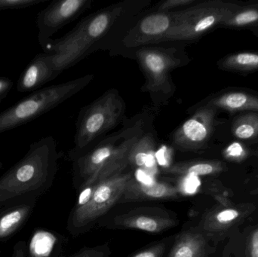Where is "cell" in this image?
I'll return each instance as SVG.
<instances>
[{
	"label": "cell",
	"mask_w": 258,
	"mask_h": 257,
	"mask_svg": "<svg viewBox=\"0 0 258 257\" xmlns=\"http://www.w3.org/2000/svg\"><path fill=\"white\" fill-rule=\"evenodd\" d=\"M13 85L14 82L11 78L0 76V104L9 95Z\"/></svg>",
	"instance_id": "30"
},
{
	"label": "cell",
	"mask_w": 258,
	"mask_h": 257,
	"mask_svg": "<svg viewBox=\"0 0 258 257\" xmlns=\"http://www.w3.org/2000/svg\"><path fill=\"white\" fill-rule=\"evenodd\" d=\"M224 156L233 161H241L245 156V151L242 146L234 143L224 151Z\"/></svg>",
	"instance_id": "28"
},
{
	"label": "cell",
	"mask_w": 258,
	"mask_h": 257,
	"mask_svg": "<svg viewBox=\"0 0 258 257\" xmlns=\"http://www.w3.org/2000/svg\"><path fill=\"white\" fill-rule=\"evenodd\" d=\"M198 2V0H163L153 5L151 9L159 12H175L189 7Z\"/></svg>",
	"instance_id": "24"
},
{
	"label": "cell",
	"mask_w": 258,
	"mask_h": 257,
	"mask_svg": "<svg viewBox=\"0 0 258 257\" xmlns=\"http://www.w3.org/2000/svg\"><path fill=\"white\" fill-rule=\"evenodd\" d=\"M110 254V250L105 246L96 247H88L83 249L72 257H107Z\"/></svg>",
	"instance_id": "27"
},
{
	"label": "cell",
	"mask_w": 258,
	"mask_h": 257,
	"mask_svg": "<svg viewBox=\"0 0 258 257\" xmlns=\"http://www.w3.org/2000/svg\"><path fill=\"white\" fill-rule=\"evenodd\" d=\"M213 197L219 204L205 213L199 226V231L212 241H219L228 236L253 217L257 210L253 202L236 203L229 200L224 193Z\"/></svg>",
	"instance_id": "9"
},
{
	"label": "cell",
	"mask_w": 258,
	"mask_h": 257,
	"mask_svg": "<svg viewBox=\"0 0 258 257\" xmlns=\"http://www.w3.org/2000/svg\"><path fill=\"white\" fill-rule=\"evenodd\" d=\"M218 66L224 70L252 72L258 70L257 52H239L230 54L220 60Z\"/></svg>",
	"instance_id": "21"
},
{
	"label": "cell",
	"mask_w": 258,
	"mask_h": 257,
	"mask_svg": "<svg viewBox=\"0 0 258 257\" xmlns=\"http://www.w3.org/2000/svg\"><path fill=\"white\" fill-rule=\"evenodd\" d=\"M165 249H166V244L165 243H159L147 250L137 253L133 257H162L165 253Z\"/></svg>",
	"instance_id": "29"
},
{
	"label": "cell",
	"mask_w": 258,
	"mask_h": 257,
	"mask_svg": "<svg viewBox=\"0 0 258 257\" xmlns=\"http://www.w3.org/2000/svg\"><path fill=\"white\" fill-rule=\"evenodd\" d=\"M241 6L221 0L199 1L196 4L174 12V22L164 37V42H195L223 24Z\"/></svg>",
	"instance_id": "7"
},
{
	"label": "cell",
	"mask_w": 258,
	"mask_h": 257,
	"mask_svg": "<svg viewBox=\"0 0 258 257\" xmlns=\"http://www.w3.org/2000/svg\"><path fill=\"white\" fill-rule=\"evenodd\" d=\"M152 6V0L109 5L83 18L64 36L52 39L44 52L52 56L59 74L97 51H108L113 55L129 27Z\"/></svg>",
	"instance_id": "1"
},
{
	"label": "cell",
	"mask_w": 258,
	"mask_h": 257,
	"mask_svg": "<svg viewBox=\"0 0 258 257\" xmlns=\"http://www.w3.org/2000/svg\"><path fill=\"white\" fill-rule=\"evenodd\" d=\"M94 0H54L39 12L36 24L38 40L45 49L52 40L51 36L90 9Z\"/></svg>",
	"instance_id": "12"
},
{
	"label": "cell",
	"mask_w": 258,
	"mask_h": 257,
	"mask_svg": "<svg viewBox=\"0 0 258 257\" xmlns=\"http://www.w3.org/2000/svg\"><path fill=\"white\" fill-rule=\"evenodd\" d=\"M0 257H4L3 256V254H2L1 252H0Z\"/></svg>",
	"instance_id": "34"
},
{
	"label": "cell",
	"mask_w": 258,
	"mask_h": 257,
	"mask_svg": "<svg viewBox=\"0 0 258 257\" xmlns=\"http://www.w3.org/2000/svg\"><path fill=\"white\" fill-rule=\"evenodd\" d=\"M12 257H27V243L18 241L13 247Z\"/></svg>",
	"instance_id": "31"
},
{
	"label": "cell",
	"mask_w": 258,
	"mask_h": 257,
	"mask_svg": "<svg viewBox=\"0 0 258 257\" xmlns=\"http://www.w3.org/2000/svg\"><path fill=\"white\" fill-rule=\"evenodd\" d=\"M152 113H143L124 122L119 131L107 136L90 150L77 158L76 167L83 180L82 187L123 173L129 165V155L144 131Z\"/></svg>",
	"instance_id": "3"
},
{
	"label": "cell",
	"mask_w": 258,
	"mask_h": 257,
	"mask_svg": "<svg viewBox=\"0 0 258 257\" xmlns=\"http://www.w3.org/2000/svg\"><path fill=\"white\" fill-rule=\"evenodd\" d=\"M207 236L199 230L181 232L168 257H209L214 251Z\"/></svg>",
	"instance_id": "19"
},
{
	"label": "cell",
	"mask_w": 258,
	"mask_h": 257,
	"mask_svg": "<svg viewBox=\"0 0 258 257\" xmlns=\"http://www.w3.org/2000/svg\"><path fill=\"white\" fill-rule=\"evenodd\" d=\"M227 170V164L221 160L194 159L169 164L162 169V173L172 176L197 178L199 177H217Z\"/></svg>",
	"instance_id": "18"
},
{
	"label": "cell",
	"mask_w": 258,
	"mask_h": 257,
	"mask_svg": "<svg viewBox=\"0 0 258 257\" xmlns=\"http://www.w3.org/2000/svg\"><path fill=\"white\" fill-rule=\"evenodd\" d=\"M3 161H2L1 158H0V169L3 168Z\"/></svg>",
	"instance_id": "33"
},
{
	"label": "cell",
	"mask_w": 258,
	"mask_h": 257,
	"mask_svg": "<svg viewBox=\"0 0 258 257\" xmlns=\"http://www.w3.org/2000/svg\"><path fill=\"white\" fill-rule=\"evenodd\" d=\"M242 257H258V223L248 231Z\"/></svg>",
	"instance_id": "25"
},
{
	"label": "cell",
	"mask_w": 258,
	"mask_h": 257,
	"mask_svg": "<svg viewBox=\"0 0 258 257\" xmlns=\"http://www.w3.org/2000/svg\"><path fill=\"white\" fill-rule=\"evenodd\" d=\"M134 178L132 172H123L91 187L89 197L77 205L73 212L71 226L75 229L83 228L104 215L119 202L125 187Z\"/></svg>",
	"instance_id": "8"
},
{
	"label": "cell",
	"mask_w": 258,
	"mask_h": 257,
	"mask_svg": "<svg viewBox=\"0 0 258 257\" xmlns=\"http://www.w3.org/2000/svg\"><path fill=\"white\" fill-rule=\"evenodd\" d=\"M257 185H255V187H252L250 190V195H253V196H258V178H257Z\"/></svg>",
	"instance_id": "32"
},
{
	"label": "cell",
	"mask_w": 258,
	"mask_h": 257,
	"mask_svg": "<svg viewBox=\"0 0 258 257\" xmlns=\"http://www.w3.org/2000/svg\"><path fill=\"white\" fill-rule=\"evenodd\" d=\"M46 1L47 0H0V12L27 9Z\"/></svg>",
	"instance_id": "26"
},
{
	"label": "cell",
	"mask_w": 258,
	"mask_h": 257,
	"mask_svg": "<svg viewBox=\"0 0 258 257\" xmlns=\"http://www.w3.org/2000/svg\"><path fill=\"white\" fill-rule=\"evenodd\" d=\"M93 74L39 89L0 113V134L19 128L63 104L87 87Z\"/></svg>",
	"instance_id": "6"
},
{
	"label": "cell",
	"mask_w": 258,
	"mask_h": 257,
	"mask_svg": "<svg viewBox=\"0 0 258 257\" xmlns=\"http://www.w3.org/2000/svg\"><path fill=\"white\" fill-rule=\"evenodd\" d=\"M36 202V200L22 201L0 208V243L12 238L25 226Z\"/></svg>",
	"instance_id": "15"
},
{
	"label": "cell",
	"mask_w": 258,
	"mask_h": 257,
	"mask_svg": "<svg viewBox=\"0 0 258 257\" xmlns=\"http://www.w3.org/2000/svg\"><path fill=\"white\" fill-rule=\"evenodd\" d=\"M113 223L118 228L138 229L156 234L174 227L178 222L167 216L132 211L115 217Z\"/></svg>",
	"instance_id": "17"
},
{
	"label": "cell",
	"mask_w": 258,
	"mask_h": 257,
	"mask_svg": "<svg viewBox=\"0 0 258 257\" xmlns=\"http://www.w3.org/2000/svg\"><path fill=\"white\" fill-rule=\"evenodd\" d=\"M222 27L233 28L258 27V4L241 6L223 24Z\"/></svg>",
	"instance_id": "23"
},
{
	"label": "cell",
	"mask_w": 258,
	"mask_h": 257,
	"mask_svg": "<svg viewBox=\"0 0 258 257\" xmlns=\"http://www.w3.org/2000/svg\"><path fill=\"white\" fill-rule=\"evenodd\" d=\"M157 134L153 125V113L150 116L142 134L134 145L129 155V165L145 173H156V155Z\"/></svg>",
	"instance_id": "14"
},
{
	"label": "cell",
	"mask_w": 258,
	"mask_h": 257,
	"mask_svg": "<svg viewBox=\"0 0 258 257\" xmlns=\"http://www.w3.org/2000/svg\"><path fill=\"white\" fill-rule=\"evenodd\" d=\"M186 43L164 42L135 50L128 58L139 65L145 78L141 91L148 94L153 108L167 105L176 92L171 72L189 63Z\"/></svg>",
	"instance_id": "4"
},
{
	"label": "cell",
	"mask_w": 258,
	"mask_h": 257,
	"mask_svg": "<svg viewBox=\"0 0 258 257\" xmlns=\"http://www.w3.org/2000/svg\"><path fill=\"white\" fill-rule=\"evenodd\" d=\"M232 132L239 140H252L258 137V113L250 112L235 119Z\"/></svg>",
	"instance_id": "22"
},
{
	"label": "cell",
	"mask_w": 258,
	"mask_h": 257,
	"mask_svg": "<svg viewBox=\"0 0 258 257\" xmlns=\"http://www.w3.org/2000/svg\"><path fill=\"white\" fill-rule=\"evenodd\" d=\"M217 110L229 112L251 111L258 113V97L242 92H230L222 94L200 103Z\"/></svg>",
	"instance_id": "20"
},
{
	"label": "cell",
	"mask_w": 258,
	"mask_h": 257,
	"mask_svg": "<svg viewBox=\"0 0 258 257\" xmlns=\"http://www.w3.org/2000/svg\"><path fill=\"white\" fill-rule=\"evenodd\" d=\"M59 75L52 56L48 53H40L21 72L17 82V90L21 93L36 92Z\"/></svg>",
	"instance_id": "13"
},
{
	"label": "cell",
	"mask_w": 258,
	"mask_h": 257,
	"mask_svg": "<svg viewBox=\"0 0 258 257\" xmlns=\"http://www.w3.org/2000/svg\"><path fill=\"white\" fill-rule=\"evenodd\" d=\"M126 104L119 91L111 89L80 110L71 153L81 156L123 122Z\"/></svg>",
	"instance_id": "5"
},
{
	"label": "cell",
	"mask_w": 258,
	"mask_h": 257,
	"mask_svg": "<svg viewBox=\"0 0 258 257\" xmlns=\"http://www.w3.org/2000/svg\"><path fill=\"white\" fill-rule=\"evenodd\" d=\"M178 187L167 183L144 184L135 178L128 183L119 202H141L147 200H167L181 196Z\"/></svg>",
	"instance_id": "16"
},
{
	"label": "cell",
	"mask_w": 258,
	"mask_h": 257,
	"mask_svg": "<svg viewBox=\"0 0 258 257\" xmlns=\"http://www.w3.org/2000/svg\"><path fill=\"white\" fill-rule=\"evenodd\" d=\"M174 18V12H159L150 8L129 27L112 56L128 58L138 48L162 43L172 27Z\"/></svg>",
	"instance_id": "10"
},
{
	"label": "cell",
	"mask_w": 258,
	"mask_h": 257,
	"mask_svg": "<svg viewBox=\"0 0 258 257\" xmlns=\"http://www.w3.org/2000/svg\"><path fill=\"white\" fill-rule=\"evenodd\" d=\"M58 158L57 143L51 136L31 143L26 155L0 177V208L38 201L52 185Z\"/></svg>",
	"instance_id": "2"
},
{
	"label": "cell",
	"mask_w": 258,
	"mask_h": 257,
	"mask_svg": "<svg viewBox=\"0 0 258 257\" xmlns=\"http://www.w3.org/2000/svg\"><path fill=\"white\" fill-rule=\"evenodd\" d=\"M192 113L170 137L171 145L184 152H200L207 149L214 134L218 110L207 105H197L188 110Z\"/></svg>",
	"instance_id": "11"
}]
</instances>
